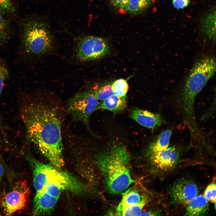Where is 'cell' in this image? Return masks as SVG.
<instances>
[{"label": "cell", "instance_id": "obj_22", "mask_svg": "<svg viewBox=\"0 0 216 216\" xmlns=\"http://www.w3.org/2000/svg\"><path fill=\"white\" fill-rule=\"evenodd\" d=\"M216 185L215 182H213L206 188L204 196L206 199L210 201L214 202L216 200Z\"/></svg>", "mask_w": 216, "mask_h": 216}, {"label": "cell", "instance_id": "obj_26", "mask_svg": "<svg viewBox=\"0 0 216 216\" xmlns=\"http://www.w3.org/2000/svg\"><path fill=\"white\" fill-rule=\"evenodd\" d=\"M0 9L6 12H12L13 7L10 0H0Z\"/></svg>", "mask_w": 216, "mask_h": 216}, {"label": "cell", "instance_id": "obj_28", "mask_svg": "<svg viewBox=\"0 0 216 216\" xmlns=\"http://www.w3.org/2000/svg\"><path fill=\"white\" fill-rule=\"evenodd\" d=\"M156 213L152 212H145L141 214L140 215L142 216H152L157 215Z\"/></svg>", "mask_w": 216, "mask_h": 216}, {"label": "cell", "instance_id": "obj_13", "mask_svg": "<svg viewBox=\"0 0 216 216\" xmlns=\"http://www.w3.org/2000/svg\"><path fill=\"white\" fill-rule=\"evenodd\" d=\"M215 8H213L206 15L202 21V31L205 36L213 42L216 39Z\"/></svg>", "mask_w": 216, "mask_h": 216}, {"label": "cell", "instance_id": "obj_4", "mask_svg": "<svg viewBox=\"0 0 216 216\" xmlns=\"http://www.w3.org/2000/svg\"><path fill=\"white\" fill-rule=\"evenodd\" d=\"M28 157L32 168L36 193L41 191L47 184L52 183L60 185L65 190L76 194H84L87 191L86 185L72 174L58 170L52 165L42 163L30 156Z\"/></svg>", "mask_w": 216, "mask_h": 216}, {"label": "cell", "instance_id": "obj_7", "mask_svg": "<svg viewBox=\"0 0 216 216\" xmlns=\"http://www.w3.org/2000/svg\"><path fill=\"white\" fill-rule=\"evenodd\" d=\"M109 51L108 44L105 39L96 36H86L78 39L75 55L80 60L89 61L104 57Z\"/></svg>", "mask_w": 216, "mask_h": 216}, {"label": "cell", "instance_id": "obj_2", "mask_svg": "<svg viewBox=\"0 0 216 216\" xmlns=\"http://www.w3.org/2000/svg\"><path fill=\"white\" fill-rule=\"evenodd\" d=\"M96 159L110 193L118 194L134 182L130 176L129 154L122 144L113 143L108 149L98 154Z\"/></svg>", "mask_w": 216, "mask_h": 216}, {"label": "cell", "instance_id": "obj_8", "mask_svg": "<svg viewBox=\"0 0 216 216\" xmlns=\"http://www.w3.org/2000/svg\"><path fill=\"white\" fill-rule=\"evenodd\" d=\"M30 190L25 180L16 182L12 190L0 200V207L6 215H12L24 209L29 201Z\"/></svg>", "mask_w": 216, "mask_h": 216}, {"label": "cell", "instance_id": "obj_10", "mask_svg": "<svg viewBox=\"0 0 216 216\" xmlns=\"http://www.w3.org/2000/svg\"><path fill=\"white\" fill-rule=\"evenodd\" d=\"M170 193L173 203L187 205L197 196L199 190L193 181L183 180L175 183L171 188Z\"/></svg>", "mask_w": 216, "mask_h": 216}, {"label": "cell", "instance_id": "obj_12", "mask_svg": "<svg viewBox=\"0 0 216 216\" xmlns=\"http://www.w3.org/2000/svg\"><path fill=\"white\" fill-rule=\"evenodd\" d=\"M130 116L140 124L152 130L160 126L164 122L160 114L138 108L131 110Z\"/></svg>", "mask_w": 216, "mask_h": 216}, {"label": "cell", "instance_id": "obj_3", "mask_svg": "<svg viewBox=\"0 0 216 216\" xmlns=\"http://www.w3.org/2000/svg\"><path fill=\"white\" fill-rule=\"evenodd\" d=\"M216 59L206 56L197 61L190 70L181 86L178 104L189 127L196 125L194 103L196 97L216 72Z\"/></svg>", "mask_w": 216, "mask_h": 216}, {"label": "cell", "instance_id": "obj_9", "mask_svg": "<svg viewBox=\"0 0 216 216\" xmlns=\"http://www.w3.org/2000/svg\"><path fill=\"white\" fill-rule=\"evenodd\" d=\"M64 190V189L60 185L50 184L41 191L36 193L34 200V214L35 215H41L50 212Z\"/></svg>", "mask_w": 216, "mask_h": 216}, {"label": "cell", "instance_id": "obj_6", "mask_svg": "<svg viewBox=\"0 0 216 216\" xmlns=\"http://www.w3.org/2000/svg\"><path fill=\"white\" fill-rule=\"evenodd\" d=\"M98 100L90 90L77 93L68 101L67 110L72 118L89 128L90 117L97 110Z\"/></svg>", "mask_w": 216, "mask_h": 216}, {"label": "cell", "instance_id": "obj_29", "mask_svg": "<svg viewBox=\"0 0 216 216\" xmlns=\"http://www.w3.org/2000/svg\"><path fill=\"white\" fill-rule=\"evenodd\" d=\"M3 168L2 164L0 163V184L3 175Z\"/></svg>", "mask_w": 216, "mask_h": 216}, {"label": "cell", "instance_id": "obj_25", "mask_svg": "<svg viewBox=\"0 0 216 216\" xmlns=\"http://www.w3.org/2000/svg\"><path fill=\"white\" fill-rule=\"evenodd\" d=\"M130 0H110L112 5L115 8L124 10L127 7Z\"/></svg>", "mask_w": 216, "mask_h": 216}, {"label": "cell", "instance_id": "obj_16", "mask_svg": "<svg viewBox=\"0 0 216 216\" xmlns=\"http://www.w3.org/2000/svg\"><path fill=\"white\" fill-rule=\"evenodd\" d=\"M172 134L171 129H168L161 132L149 145L148 148V154L163 150L169 145Z\"/></svg>", "mask_w": 216, "mask_h": 216}, {"label": "cell", "instance_id": "obj_11", "mask_svg": "<svg viewBox=\"0 0 216 216\" xmlns=\"http://www.w3.org/2000/svg\"><path fill=\"white\" fill-rule=\"evenodd\" d=\"M150 160L158 168L166 170L172 168L177 163L179 152L174 146L168 147L161 151L148 154Z\"/></svg>", "mask_w": 216, "mask_h": 216}, {"label": "cell", "instance_id": "obj_27", "mask_svg": "<svg viewBox=\"0 0 216 216\" xmlns=\"http://www.w3.org/2000/svg\"><path fill=\"white\" fill-rule=\"evenodd\" d=\"M190 3V0H173V5L177 9H183L188 6Z\"/></svg>", "mask_w": 216, "mask_h": 216}, {"label": "cell", "instance_id": "obj_21", "mask_svg": "<svg viewBox=\"0 0 216 216\" xmlns=\"http://www.w3.org/2000/svg\"><path fill=\"white\" fill-rule=\"evenodd\" d=\"M111 87L114 94L120 97L125 96L129 88L127 81L122 79L116 80L111 84Z\"/></svg>", "mask_w": 216, "mask_h": 216}, {"label": "cell", "instance_id": "obj_24", "mask_svg": "<svg viewBox=\"0 0 216 216\" xmlns=\"http://www.w3.org/2000/svg\"><path fill=\"white\" fill-rule=\"evenodd\" d=\"M7 24L0 13V42L3 43L6 41L8 34Z\"/></svg>", "mask_w": 216, "mask_h": 216}, {"label": "cell", "instance_id": "obj_20", "mask_svg": "<svg viewBox=\"0 0 216 216\" xmlns=\"http://www.w3.org/2000/svg\"><path fill=\"white\" fill-rule=\"evenodd\" d=\"M90 90L98 100H103L113 95L111 84H106Z\"/></svg>", "mask_w": 216, "mask_h": 216}, {"label": "cell", "instance_id": "obj_19", "mask_svg": "<svg viewBox=\"0 0 216 216\" xmlns=\"http://www.w3.org/2000/svg\"><path fill=\"white\" fill-rule=\"evenodd\" d=\"M147 202L123 206L119 205L117 208L116 214L118 216H140L144 206Z\"/></svg>", "mask_w": 216, "mask_h": 216}, {"label": "cell", "instance_id": "obj_18", "mask_svg": "<svg viewBox=\"0 0 216 216\" xmlns=\"http://www.w3.org/2000/svg\"><path fill=\"white\" fill-rule=\"evenodd\" d=\"M152 0H130L124 10L133 14H138L145 11L151 5Z\"/></svg>", "mask_w": 216, "mask_h": 216}, {"label": "cell", "instance_id": "obj_17", "mask_svg": "<svg viewBox=\"0 0 216 216\" xmlns=\"http://www.w3.org/2000/svg\"><path fill=\"white\" fill-rule=\"evenodd\" d=\"M122 200L119 205L126 206L136 205L143 202H147L146 197L142 196L137 191L129 189L122 194Z\"/></svg>", "mask_w": 216, "mask_h": 216}, {"label": "cell", "instance_id": "obj_15", "mask_svg": "<svg viewBox=\"0 0 216 216\" xmlns=\"http://www.w3.org/2000/svg\"><path fill=\"white\" fill-rule=\"evenodd\" d=\"M208 200L204 195L197 196L188 205L185 216H201L206 212L208 207Z\"/></svg>", "mask_w": 216, "mask_h": 216}, {"label": "cell", "instance_id": "obj_14", "mask_svg": "<svg viewBox=\"0 0 216 216\" xmlns=\"http://www.w3.org/2000/svg\"><path fill=\"white\" fill-rule=\"evenodd\" d=\"M126 104L125 96L120 97L114 94L104 100L101 103H99L97 110H106L114 113H117L125 108Z\"/></svg>", "mask_w": 216, "mask_h": 216}, {"label": "cell", "instance_id": "obj_5", "mask_svg": "<svg viewBox=\"0 0 216 216\" xmlns=\"http://www.w3.org/2000/svg\"><path fill=\"white\" fill-rule=\"evenodd\" d=\"M21 44L25 54L39 56L46 54L52 49L53 38L45 24L38 21H30L24 25Z\"/></svg>", "mask_w": 216, "mask_h": 216}, {"label": "cell", "instance_id": "obj_30", "mask_svg": "<svg viewBox=\"0 0 216 216\" xmlns=\"http://www.w3.org/2000/svg\"><path fill=\"white\" fill-rule=\"evenodd\" d=\"M214 202V205L215 208V209H216V200Z\"/></svg>", "mask_w": 216, "mask_h": 216}, {"label": "cell", "instance_id": "obj_23", "mask_svg": "<svg viewBox=\"0 0 216 216\" xmlns=\"http://www.w3.org/2000/svg\"><path fill=\"white\" fill-rule=\"evenodd\" d=\"M9 76V71L2 60L0 59V99L4 84Z\"/></svg>", "mask_w": 216, "mask_h": 216}, {"label": "cell", "instance_id": "obj_1", "mask_svg": "<svg viewBox=\"0 0 216 216\" xmlns=\"http://www.w3.org/2000/svg\"><path fill=\"white\" fill-rule=\"evenodd\" d=\"M61 110L55 100L40 98L26 100L20 110L27 139L58 169L64 164Z\"/></svg>", "mask_w": 216, "mask_h": 216}]
</instances>
